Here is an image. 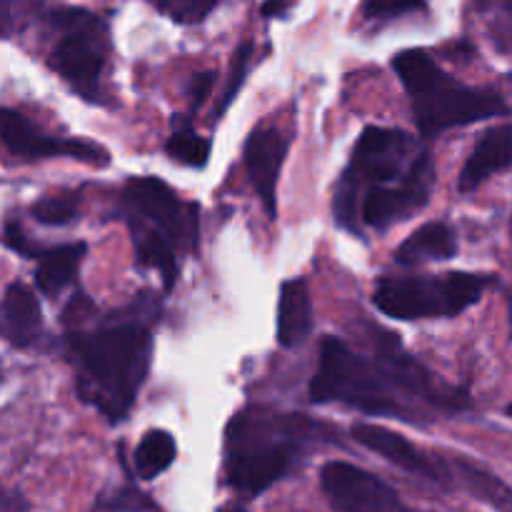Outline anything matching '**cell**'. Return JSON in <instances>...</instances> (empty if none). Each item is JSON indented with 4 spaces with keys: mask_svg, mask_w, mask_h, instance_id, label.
Wrapping results in <instances>:
<instances>
[{
    "mask_svg": "<svg viewBox=\"0 0 512 512\" xmlns=\"http://www.w3.org/2000/svg\"><path fill=\"white\" fill-rule=\"evenodd\" d=\"M5 245L10 250H15V253L23 255V258H40L45 253V248H38L35 243H30L28 235H25V230L18 223L5 225Z\"/></svg>",
    "mask_w": 512,
    "mask_h": 512,
    "instance_id": "cell-29",
    "label": "cell"
},
{
    "mask_svg": "<svg viewBox=\"0 0 512 512\" xmlns=\"http://www.w3.org/2000/svg\"><path fill=\"white\" fill-rule=\"evenodd\" d=\"M90 512H158V505L148 495L138 493V490L128 485V488L98 495Z\"/></svg>",
    "mask_w": 512,
    "mask_h": 512,
    "instance_id": "cell-25",
    "label": "cell"
},
{
    "mask_svg": "<svg viewBox=\"0 0 512 512\" xmlns=\"http://www.w3.org/2000/svg\"><path fill=\"white\" fill-rule=\"evenodd\" d=\"M475 18L500 53H512V0H473Z\"/></svg>",
    "mask_w": 512,
    "mask_h": 512,
    "instance_id": "cell-22",
    "label": "cell"
},
{
    "mask_svg": "<svg viewBox=\"0 0 512 512\" xmlns=\"http://www.w3.org/2000/svg\"><path fill=\"white\" fill-rule=\"evenodd\" d=\"M55 43L50 48V65L80 98L100 103V78L108 68L110 38L108 25L98 15L78 8L50 13Z\"/></svg>",
    "mask_w": 512,
    "mask_h": 512,
    "instance_id": "cell-7",
    "label": "cell"
},
{
    "mask_svg": "<svg viewBox=\"0 0 512 512\" xmlns=\"http://www.w3.org/2000/svg\"><path fill=\"white\" fill-rule=\"evenodd\" d=\"M423 8L425 0H363V15L368 20H393Z\"/></svg>",
    "mask_w": 512,
    "mask_h": 512,
    "instance_id": "cell-28",
    "label": "cell"
},
{
    "mask_svg": "<svg viewBox=\"0 0 512 512\" xmlns=\"http://www.w3.org/2000/svg\"><path fill=\"white\" fill-rule=\"evenodd\" d=\"M85 245L83 243H70V245H55V248L45 250L40 255V265L35 270V285L43 295L55 298L60 290L68 288L78 275L80 263L85 258Z\"/></svg>",
    "mask_w": 512,
    "mask_h": 512,
    "instance_id": "cell-18",
    "label": "cell"
},
{
    "mask_svg": "<svg viewBox=\"0 0 512 512\" xmlns=\"http://www.w3.org/2000/svg\"><path fill=\"white\" fill-rule=\"evenodd\" d=\"M313 403H340L368 415L400 420L418 418V405L430 410L470 408V400L453 385L435 378L423 363L405 353L393 333H378V353L365 358L345 340L328 335L320 345L318 370L310 380Z\"/></svg>",
    "mask_w": 512,
    "mask_h": 512,
    "instance_id": "cell-1",
    "label": "cell"
},
{
    "mask_svg": "<svg viewBox=\"0 0 512 512\" xmlns=\"http://www.w3.org/2000/svg\"><path fill=\"white\" fill-rule=\"evenodd\" d=\"M210 88H213V73L195 75L193 83H190V95H193V105H195V108H198V105L203 103L205 95L210 93Z\"/></svg>",
    "mask_w": 512,
    "mask_h": 512,
    "instance_id": "cell-30",
    "label": "cell"
},
{
    "mask_svg": "<svg viewBox=\"0 0 512 512\" xmlns=\"http://www.w3.org/2000/svg\"><path fill=\"white\" fill-rule=\"evenodd\" d=\"M435 188V165L428 150L418 158L405 178L395 180L390 185H373L365 188L355 198L350 218L345 220L343 228L360 233L363 228L388 230L395 223L413 218L418 210L430 203V195Z\"/></svg>",
    "mask_w": 512,
    "mask_h": 512,
    "instance_id": "cell-8",
    "label": "cell"
},
{
    "mask_svg": "<svg viewBox=\"0 0 512 512\" xmlns=\"http://www.w3.org/2000/svg\"><path fill=\"white\" fill-rule=\"evenodd\" d=\"M508 415H510V418H512V405H510V408H508Z\"/></svg>",
    "mask_w": 512,
    "mask_h": 512,
    "instance_id": "cell-34",
    "label": "cell"
},
{
    "mask_svg": "<svg viewBox=\"0 0 512 512\" xmlns=\"http://www.w3.org/2000/svg\"><path fill=\"white\" fill-rule=\"evenodd\" d=\"M353 438L358 440L363 448H368L370 453L380 455L383 460L393 463L395 468L405 470V473L415 475V478L430 480L435 485H445L448 488L455 480V470L448 468L443 460H438L435 455L420 450L413 440H408L405 435H398L395 430L383 428V425L373 423H358L353 425Z\"/></svg>",
    "mask_w": 512,
    "mask_h": 512,
    "instance_id": "cell-12",
    "label": "cell"
},
{
    "mask_svg": "<svg viewBox=\"0 0 512 512\" xmlns=\"http://www.w3.org/2000/svg\"><path fill=\"white\" fill-rule=\"evenodd\" d=\"M150 3L175 23L195 25L208 18L223 0H150Z\"/></svg>",
    "mask_w": 512,
    "mask_h": 512,
    "instance_id": "cell-26",
    "label": "cell"
},
{
    "mask_svg": "<svg viewBox=\"0 0 512 512\" xmlns=\"http://www.w3.org/2000/svg\"><path fill=\"white\" fill-rule=\"evenodd\" d=\"M425 148H420L413 135L398 128H380L370 125L355 143L350 163L340 178L338 193H335V220L345 225L350 218L355 198L365 188L373 185H390L405 178L418 163Z\"/></svg>",
    "mask_w": 512,
    "mask_h": 512,
    "instance_id": "cell-6",
    "label": "cell"
},
{
    "mask_svg": "<svg viewBox=\"0 0 512 512\" xmlns=\"http://www.w3.org/2000/svg\"><path fill=\"white\" fill-rule=\"evenodd\" d=\"M512 168V123L485 130L458 175V193L468 195L495 173Z\"/></svg>",
    "mask_w": 512,
    "mask_h": 512,
    "instance_id": "cell-14",
    "label": "cell"
},
{
    "mask_svg": "<svg viewBox=\"0 0 512 512\" xmlns=\"http://www.w3.org/2000/svg\"><path fill=\"white\" fill-rule=\"evenodd\" d=\"M0 135H3V145L10 155L20 160H48V158H73L80 163H88L100 168L108 165V150L100 145L88 143V140L75 138H55V135L45 133L43 128L25 118L23 113L13 108H3L0 115Z\"/></svg>",
    "mask_w": 512,
    "mask_h": 512,
    "instance_id": "cell-11",
    "label": "cell"
},
{
    "mask_svg": "<svg viewBox=\"0 0 512 512\" xmlns=\"http://www.w3.org/2000/svg\"><path fill=\"white\" fill-rule=\"evenodd\" d=\"M293 135L283 133L275 125H258L245 140V173L258 193L260 203L265 205L270 218L278 213V180L283 170L285 155H288Z\"/></svg>",
    "mask_w": 512,
    "mask_h": 512,
    "instance_id": "cell-13",
    "label": "cell"
},
{
    "mask_svg": "<svg viewBox=\"0 0 512 512\" xmlns=\"http://www.w3.org/2000/svg\"><path fill=\"white\" fill-rule=\"evenodd\" d=\"M393 70L408 93L415 125L425 138L510 113L508 103L498 93L460 83L425 50L398 53L393 58Z\"/></svg>",
    "mask_w": 512,
    "mask_h": 512,
    "instance_id": "cell-4",
    "label": "cell"
},
{
    "mask_svg": "<svg viewBox=\"0 0 512 512\" xmlns=\"http://www.w3.org/2000/svg\"><path fill=\"white\" fill-rule=\"evenodd\" d=\"M280 13H285V3L283 0H268V3L263 5V15H280Z\"/></svg>",
    "mask_w": 512,
    "mask_h": 512,
    "instance_id": "cell-31",
    "label": "cell"
},
{
    "mask_svg": "<svg viewBox=\"0 0 512 512\" xmlns=\"http://www.w3.org/2000/svg\"><path fill=\"white\" fill-rule=\"evenodd\" d=\"M30 215L40 225H50V228L68 225L73 220H78V198L75 195H50V198H40L30 208Z\"/></svg>",
    "mask_w": 512,
    "mask_h": 512,
    "instance_id": "cell-24",
    "label": "cell"
},
{
    "mask_svg": "<svg viewBox=\"0 0 512 512\" xmlns=\"http://www.w3.org/2000/svg\"><path fill=\"white\" fill-rule=\"evenodd\" d=\"M508 313H510V330H512V293H510V298H508Z\"/></svg>",
    "mask_w": 512,
    "mask_h": 512,
    "instance_id": "cell-32",
    "label": "cell"
},
{
    "mask_svg": "<svg viewBox=\"0 0 512 512\" xmlns=\"http://www.w3.org/2000/svg\"><path fill=\"white\" fill-rule=\"evenodd\" d=\"M223 512H248V510H243V508H228V510H223Z\"/></svg>",
    "mask_w": 512,
    "mask_h": 512,
    "instance_id": "cell-33",
    "label": "cell"
},
{
    "mask_svg": "<svg viewBox=\"0 0 512 512\" xmlns=\"http://www.w3.org/2000/svg\"><path fill=\"white\" fill-rule=\"evenodd\" d=\"M250 55H253V45L250 43L240 45L238 53H235V58H233V68H230L228 85H225L223 98H220L218 113H225V110L230 108V103L238 98L240 88H243V83H245V75H248V70H250Z\"/></svg>",
    "mask_w": 512,
    "mask_h": 512,
    "instance_id": "cell-27",
    "label": "cell"
},
{
    "mask_svg": "<svg viewBox=\"0 0 512 512\" xmlns=\"http://www.w3.org/2000/svg\"><path fill=\"white\" fill-rule=\"evenodd\" d=\"M123 208L130 225L165 235L180 253L198 248V208L180 200L163 180L150 175L130 178L123 190Z\"/></svg>",
    "mask_w": 512,
    "mask_h": 512,
    "instance_id": "cell-9",
    "label": "cell"
},
{
    "mask_svg": "<svg viewBox=\"0 0 512 512\" xmlns=\"http://www.w3.org/2000/svg\"><path fill=\"white\" fill-rule=\"evenodd\" d=\"M320 488L335 512H415L385 480L343 460L323 465Z\"/></svg>",
    "mask_w": 512,
    "mask_h": 512,
    "instance_id": "cell-10",
    "label": "cell"
},
{
    "mask_svg": "<svg viewBox=\"0 0 512 512\" xmlns=\"http://www.w3.org/2000/svg\"><path fill=\"white\" fill-rule=\"evenodd\" d=\"M130 233H133L135 260H138L140 268L160 273L165 288H173L175 280H178V248L165 235L150 228L130 225Z\"/></svg>",
    "mask_w": 512,
    "mask_h": 512,
    "instance_id": "cell-19",
    "label": "cell"
},
{
    "mask_svg": "<svg viewBox=\"0 0 512 512\" xmlns=\"http://www.w3.org/2000/svg\"><path fill=\"white\" fill-rule=\"evenodd\" d=\"M165 153L180 165L188 168H205L210 160V140L195 133V128L185 120L175 123L173 133H170L168 143H165Z\"/></svg>",
    "mask_w": 512,
    "mask_h": 512,
    "instance_id": "cell-23",
    "label": "cell"
},
{
    "mask_svg": "<svg viewBox=\"0 0 512 512\" xmlns=\"http://www.w3.org/2000/svg\"><path fill=\"white\" fill-rule=\"evenodd\" d=\"M43 335L38 295L23 283H10L3 295V338L13 348H33Z\"/></svg>",
    "mask_w": 512,
    "mask_h": 512,
    "instance_id": "cell-15",
    "label": "cell"
},
{
    "mask_svg": "<svg viewBox=\"0 0 512 512\" xmlns=\"http://www.w3.org/2000/svg\"><path fill=\"white\" fill-rule=\"evenodd\" d=\"M493 278L478 273H445L428 278H383L373 290L380 313L395 320L455 318L483 298Z\"/></svg>",
    "mask_w": 512,
    "mask_h": 512,
    "instance_id": "cell-5",
    "label": "cell"
},
{
    "mask_svg": "<svg viewBox=\"0 0 512 512\" xmlns=\"http://www.w3.org/2000/svg\"><path fill=\"white\" fill-rule=\"evenodd\" d=\"M313 330V303L303 278L285 280L278 300V343L293 350L308 340Z\"/></svg>",
    "mask_w": 512,
    "mask_h": 512,
    "instance_id": "cell-16",
    "label": "cell"
},
{
    "mask_svg": "<svg viewBox=\"0 0 512 512\" xmlns=\"http://www.w3.org/2000/svg\"><path fill=\"white\" fill-rule=\"evenodd\" d=\"M153 313L148 298L113 313L93 328H68L65 345L78 375V398L108 423H123L145 385L153 358Z\"/></svg>",
    "mask_w": 512,
    "mask_h": 512,
    "instance_id": "cell-2",
    "label": "cell"
},
{
    "mask_svg": "<svg viewBox=\"0 0 512 512\" xmlns=\"http://www.w3.org/2000/svg\"><path fill=\"white\" fill-rule=\"evenodd\" d=\"M313 438L315 425L298 415L240 410L225 428V483L243 498H258L303 463Z\"/></svg>",
    "mask_w": 512,
    "mask_h": 512,
    "instance_id": "cell-3",
    "label": "cell"
},
{
    "mask_svg": "<svg viewBox=\"0 0 512 512\" xmlns=\"http://www.w3.org/2000/svg\"><path fill=\"white\" fill-rule=\"evenodd\" d=\"M178 458L175 438L165 430H148L133 453L135 473L140 480H155L163 475Z\"/></svg>",
    "mask_w": 512,
    "mask_h": 512,
    "instance_id": "cell-21",
    "label": "cell"
},
{
    "mask_svg": "<svg viewBox=\"0 0 512 512\" xmlns=\"http://www.w3.org/2000/svg\"><path fill=\"white\" fill-rule=\"evenodd\" d=\"M458 253V238L448 223H425L395 250V260L400 265H423V263H440L450 260Z\"/></svg>",
    "mask_w": 512,
    "mask_h": 512,
    "instance_id": "cell-17",
    "label": "cell"
},
{
    "mask_svg": "<svg viewBox=\"0 0 512 512\" xmlns=\"http://www.w3.org/2000/svg\"><path fill=\"white\" fill-rule=\"evenodd\" d=\"M453 470L460 488L468 490L473 498L483 500V503H488L490 508L500 512H512V490L503 483V480H498L493 473L478 468V465L468 463V460H458V463H453Z\"/></svg>",
    "mask_w": 512,
    "mask_h": 512,
    "instance_id": "cell-20",
    "label": "cell"
}]
</instances>
